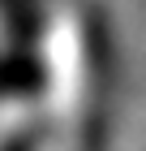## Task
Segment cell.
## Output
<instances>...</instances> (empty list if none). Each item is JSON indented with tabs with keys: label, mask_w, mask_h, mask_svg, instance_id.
<instances>
[{
	"label": "cell",
	"mask_w": 146,
	"mask_h": 151,
	"mask_svg": "<svg viewBox=\"0 0 146 151\" xmlns=\"http://www.w3.org/2000/svg\"><path fill=\"white\" fill-rule=\"evenodd\" d=\"M0 151H39L34 91H0Z\"/></svg>",
	"instance_id": "cell-1"
}]
</instances>
